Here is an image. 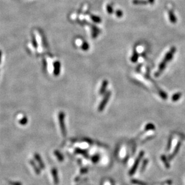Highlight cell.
I'll return each instance as SVG.
<instances>
[{
    "label": "cell",
    "instance_id": "27",
    "mask_svg": "<svg viewBox=\"0 0 185 185\" xmlns=\"http://www.w3.org/2000/svg\"><path fill=\"white\" fill-rule=\"evenodd\" d=\"M150 2H153V0H150Z\"/></svg>",
    "mask_w": 185,
    "mask_h": 185
},
{
    "label": "cell",
    "instance_id": "14",
    "mask_svg": "<svg viewBox=\"0 0 185 185\" xmlns=\"http://www.w3.org/2000/svg\"><path fill=\"white\" fill-rule=\"evenodd\" d=\"M155 125L152 123H148L145 126V130L146 131H149V130H155Z\"/></svg>",
    "mask_w": 185,
    "mask_h": 185
},
{
    "label": "cell",
    "instance_id": "4",
    "mask_svg": "<svg viewBox=\"0 0 185 185\" xmlns=\"http://www.w3.org/2000/svg\"><path fill=\"white\" fill-rule=\"evenodd\" d=\"M34 158H35V159H36V161H37L38 164V165L39 166H40V168L41 169H43V170H44V169L45 168V165H44V162H43V160H42L41 158L40 155L38 153H35Z\"/></svg>",
    "mask_w": 185,
    "mask_h": 185
},
{
    "label": "cell",
    "instance_id": "21",
    "mask_svg": "<svg viewBox=\"0 0 185 185\" xmlns=\"http://www.w3.org/2000/svg\"><path fill=\"white\" fill-rule=\"evenodd\" d=\"M132 183H135V184H139V185H145V183H143V182H141L140 181H138V180H132Z\"/></svg>",
    "mask_w": 185,
    "mask_h": 185
},
{
    "label": "cell",
    "instance_id": "18",
    "mask_svg": "<svg viewBox=\"0 0 185 185\" xmlns=\"http://www.w3.org/2000/svg\"><path fill=\"white\" fill-rule=\"evenodd\" d=\"M159 95L163 99H164V100H166V99L167 98V97H168L167 95L163 91H160L159 92Z\"/></svg>",
    "mask_w": 185,
    "mask_h": 185
},
{
    "label": "cell",
    "instance_id": "7",
    "mask_svg": "<svg viewBox=\"0 0 185 185\" xmlns=\"http://www.w3.org/2000/svg\"><path fill=\"white\" fill-rule=\"evenodd\" d=\"M180 146H181V143L179 141L178 143H177V145H176L175 149H174V151H173V153L171 154V155L170 156V157H169V159L171 160L172 159H173L174 158V157H175V156L177 155V153H178V151L179 150V149H180Z\"/></svg>",
    "mask_w": 185,
    "mask_h": 185
},
{
    "label": "cell",
    "instance_id": "5",
    "mask_svg": "<svg viewBox=\"0 0 185 185\" xmlns=\"http://www.w3.org/2000/svg\"><path fill=\"white\" fill-rule=\"evenodd\" d=\"M51 173H52V176H53L54 183L55 185H58L59 183V177H58V171L55 168H53L51 170Z\"/></svg>",
    "mask_w": 185,
    "mask_h": 185
},
{
    "label": "cell",
    "instance_id": "15",
    "mask_svg": "<svg viewBox=\"0 0 185 185\" xmlns=\"http://www.w3.org/2000/svg\"><path fill=\"white\" fill-rule=\"evenodd\" d=\"M28 121V120L27 117H25V116H24V117H23L19 120V123H20V124L22 125H25L27 124Z\"/></svg>",
    "mask_w": 185,
    "mask_h": 185
},
{
    "label": "cell",
    "instance_id": "24",
    "mask_svg": "<svg viewBox=\"0 0 185 185\" xmlns=\"http://www.w3.org/2000/svg\"><path fill=\"white\" fill-rule=\"evenodd\" d=\"M107 10H108V11H109V12L110 13H111L112 12L111 7H110V6H109H109L107 7Z\"/></svg>",
    "mask_w": 185,
    "mask_h": 185
},
{
    "label": "cell",
    "instance_id": "12",
    "mask_svg": "<svg viewBox=\"0 0 185 185\" xmlns=\"http://www.w3.org/2000/svg\"><path fill=\"white\" fill-rule=\"evenodd\" d=\"M161 159H162V161L163 162H164V165H165L166 168H170V164H169L167 157H166L165 155H162L161 156Z\"/></svg>",
    "mask_w": 185,
    "mask_h": 185
},
{
    "label": "cell",
    "instance_id": "25",
    "mask_svg": "<svg viewBox=\"0 0 185 185\" xmlns=\"http://www.w3.org/2000/svg\"><path fill=\"white\" fill-rule=\"evenodd\" d=\"M33 40H34V46H36H36H37V44H36V39H35V37H33Z\"/></svg>",
    "mask_w": 185,
    "mask_h": 185
},
{
    "label": "cell",
    "instance_id": "22",
    "mask_svg": "<svg viewBox=\"0 0 185 185\" xmlns=\"http://www.w3.org/2000/svg\"><path fill=\"white\" fill-rule=\"evenodd\" d=\"M87 172H88V169H87L86 168H81V170H80V173H81V174H85V173H86Z\"/></svg>",
    "mask_w": 185,
    "mask_h": 185
},
{
    "label": "cell",
    "instance_id": "11",
    "mask_svg": "<svg viewBox=\"0 0 185 185\" xmlns=\"http://www.w3.org/2000/svg\"><path fill=\"white\" fill-rule=\"evenodd\" d=\"M54 154L56 156V158H58V159L59 160V161H64V156L61 153L60 151H59L58 150H55L54 151Z\"/></svg>",
    "mask_w": 185,
    "mask_h": 185
},
{
    "label": "cell",
    "instance_id": "10",
    "mask_svg": "<svg viewBox=\"0 0 185 185\" xmlns=\"http://www.w3.org/2000/svg\"><path fill=\"white\" fill-rule=\"evenodd\" d=\"M75 153L77 154H81V155H83L85 158H88V153L86 152L85 150H82V149H80V148H77L76 149H75Z\"/></svg>",
    "mask_w": 185,
    "mask_h": 185
},
{
    "label": "cell",
    "instance_id": "13",
    "mask_svg": "<svg viewBox=\"0 0 185 185\" xmlns=\"http://www.w3.org/2000/svg\"><path fill=\"white\" fill-rule=\"evenodd\" d=\"M182 97V94L181 93H176V94H174L173 95V97L171 98V100L173 101H178L179 99L180 98V97Z\"/></svg>",
    "mask_w": 185,
    "mask_h": 185
},
{
    "label": "cell",
    "instance_id": "9",
    "mask_svg": "<svg viewBox=\"0 0 185 185\" xmlns=\"http://www.w3.org/2000/svg\"><path fill=\"white\" fill-rule=\"evenodd\" d=\"M107 85H108V81L106 80H104V81L103 82V83H102V86H101V88H100V94L103 95L104 94L105 92H106V89H107Z\"/></svg>",
    "mask_w": 185,
    "mask_h": 185
},
{
    "label": "cell",
    "instance_id": "8",
    "mask_svg": "<svg viewBox=\"0 0 185 185\" xmlns=\"http://www.w3.org/2000/svg\"><path fill=\"white\" fill-rule=\"evenodd\" d=\"M30 164L31 165L32 167H33V169H34V170L35 171V172H36V174H40L41 170H40V168H39L38 167H37V165H36V162H35L34 161H33V160H31Z\"/></svg>",
    "mask_w": 185,
    "mask_h": 185
},
{
    "label": "cell",
    "instance_id": "3",
    "mask_svg": "<svg viewBox=\"0 0 185 185\" xmlns=\"http://www.w3.org/2000/svg\"><path fill=\"white\" fill-rule=\"evenodd\" d=\"M110 96H111V92L109 91L105 94L104 98H103V100L100 103V104L98 106V111H103L104 110V109L106 107V105H107L108 101H109V98H110Z\"/></svg>",
    "mask_w": 185,
    "mask_h": 185
},
{
    "label": "cell",
    "instance_id": "16",
    "mask_svg": "<svg viewBox=\"0 0 185 185\" xmlns=\"http://www.w3.org/2000/svg\"><path fill=\"white\" fill-rule=\"evenodd\" d=\"M92 160L93 162H94V164L95 163H97L99 160H100V156L98 155H94V156L92 157Z\"/></svg>",
    "mask_w": 185,
    "mask_h": 185
},
{
    "label": "cell",
    "instance_id": "17",
    "mask_svg": "<svg viewBox=\"0 0 185 185\" xmlns=\"http://www.w3.org/2000/svg\"><path fill=\"white\" fill-rule=\"evenodd\" d=\"M148 159L144 160L143 163V164H142V167H141V172H143V171H144V170H145V169L146 168V165H147V164H148Z\"/></svg>",
    "mask_w": 185,
    "mask_h": 185
},
{
    "label": "cell",
    "instance_id": "1",
    "mask_svg": "<svg viewBox=\"0 0 185 185\" xmlns=\"http://www.w3.org/2000/svg\"><path fill=\"white\" fill-rule=\"evenodd\" d=\"M58 119L62 134L64 137H65L67 135V130L65 125V113L63 111L59 112L58 114Z\"/></svg>",
    "mask_w": 185,
    "mask_h": 185
},
{
    "label": "cell",
    "instance_id": "2",
    "mask_svg": "<svg viewBox=\"0 0 185 185\" xmlns=\"http://www.w3.org/2000/svg\"><path fill=\"white\" fill-rule=\"evenodd\" d=\"M144 155H145V153H144V151H141V152L140 153V154L138 155L137 158V159H136V160H135L134 164V165H132L131 169L130 170V171H129V175H130V176L133 175V174L135 173L137 169V168H138V165H139L141 159H142Z\"/></svg>",
    "mask_w": 185,
    "mask_h": 185
},
{
    "label": "cell",
    "instance_id": "19",
    "mask_svg": "<svg viewBox=\"0 0 185 185\" xmlns=\"http://www.w3.org/2000/svg\"><path fill=\"white\" fill-rule=\"evenodd\" d=\"M171 142H172V138L171 137H170V138H169V140H168V145H167V150H170V148H171Z\"/></svg>",
    "mask_w": 185,
    "mask_h": 185
},
{
    "label": "cell",
    "instance_id": "23",
    "mask_svg": "<svg viewBox=\"0 0 185 185\" xmlns=\"http://www.w3.org/2000/svg\"><path fill=\"white\" fill-rule=\"evenodd\" d=\"M88 48H89V46H88V44H87V43H84V46H83V49H84V50H87V49H88Z\"/></svg>",
    "mask_w": 185,
    "mask_h": 185
},
{
    "label": "cell",
    "instance_id": "6",
    "mask_svg": "<svg viewBox=\"0 0 185 185\" xmlns=\"http://www.w3.org/2000/svg\"><path fill=\"white\" fill-rule=\"evenodd\" d=\"M54 65V74L55 76H58L60 73L61 64L59 61H56L53 64Z\"/></svg>",
    "mask_w": 185,
    "mask_h": 185
},
{
    "label": "cell",
    "instance_id": "20",
    "mask_svg": "<svg viewBox=\"0 0 185 185\" xmlns=\"http://www.w3.org/2000/svg\"><path fill=\"white\" fill-rule=\"evenodd\" d=\"M10 185H22L19 182H9Z\"/></svg>",
    "mask_w": 185,
    "mask_h": 185
},
{
    "label": "cell",
    "instance_id": "26",
    "mask_svg": "<svg viewBox=\"0 0 185 185\" xmlns=\"http://www.w3.org/2000/svg\"><path fill=\"white\" fill-rule=\"evenodd\" d=\"M1 56H2V53H1V51L0 50V63H1Z\"/></svg>",
    "mask_w": 185,
    "mask_h": 185
}]
</instances>
